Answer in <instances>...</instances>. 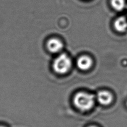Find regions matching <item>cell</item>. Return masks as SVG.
<instances>
[{
	"mask_svg": "<svg viewBox=\"0 0 127 127\" xmlns=\"http://www.w3.org/2000/svg\"><path fill=\"white\" fill-rule=\"evenodd\" d=\"M73 102L78 109L81 111H87L93 107L94 97L90 94L80 92L76 93L74 96Z\"/></svg>",
	"mask_w": 127,
	"mask_h": 127,
	"instance_id": "cell-1",
	"label": "cell"
},
{
	"mask_svg": "<svg viewBox=\"0 0 127 127\" xmlns=\"http://www.w3.org/2000/svg\"><path fill=\"white\" fill-rule=\"evenodd\" d=\"M72 65L70 58L65 53L59 55L53 63V68L59 74H64L69 71Z\"/></svg>",
	"mask_w": 127,
	"mask_h": 127,
	"instance_id": "cell-2",
	"label": "cell"
},
{
	"mask_svg": "<svg viewBox=\"0 0 127 127\" xmlns=\"http://www.w3.org/2000/svg\"><path fill=\"white\" fill-rule=\"evenodd\" d=\"M46 45L48 50L53 53H59L64 48L62 41L57 38H52L49 39Z\"/></svg>",
	"mask_w": 127,
	"mask_h": 127,
	"instance_id": "cell-3",
	"label": "cell"
},
{
	"mask_svg": "<svg viewBox=\"0 0 127 127\" xmlns=\"http://www.w3.org/2000/svg\"><path fill=\"white\" fill-rule=\"evenodd\" d=\"M92 60L89 56L84 55L80 56L77 60L78 67L82 70H86L89 69L92 65Z\"/></svg>",
	"mask_w": 127,
	"mask_h": 127,
	"instance_id": "cell-4",
	"label": "cell"
},
{
	"mask_svg": "<svg viewBox=\"0 0 127 127\" xmlns=\"http://www.w3.org/2000/svg\"><path fill=\"white\" fill-rule=\"evenodd\" d=\"M115 29L120 32H123L127 29V19L124 16H120L116 19L114 22Z\"/></svg>",
	"mask_w": 127,
	"mask_h": 127,
	"instance_id": "cell-5",
	"label": "cell"
},
{
	"mask_svg": "<svg viewBox=\"0 0 127 127\" xmlns=\"http://www.w3.org/2000/svg\"><path fill=\"white\" fill-rule=\"evenodd\" d=\"M98 101L103 105H108L112 100V96L110 93L106 91H101L97 94Z\"/></svg>",
	"mask_w": 127,
	"mask_h": 127,
	"instance_id": "cell-6",
	"label": "cell"
},
{
	"mask_svg": "<svg viewBox=\"0 0 127 127\" xmlns=\"http://www.w3.org/2000/svg\"><path fill=\"white\" fill-rule=\"evenodd\" d=\"M111 4L112 7L117 11H122L126 7L125 0H111Z\"/></svg>",
	"mask_w": 127,
	"mask_h": 127,
	"instance_id": "cell-7",
	"label": "cell"
},
{
	"mask_svg": "<svg viewBox=\"0 0 127 127\" xmlns=\"http://www.w3.org/2000/svg\"><path fill=\"white\" fill-rule=\"evenodd\" d=\"M89 127H95V126H90Z\"/></svg>",
	"mask_w": 127,
	"mask_h": 127,
	"instance_id": "cell-8",
	"label": "cell"
},
{
	"mask_svg": "<svg viewBox=\"0 0 127 127\" xmlns=\"http://www.w3.org/2000/svg\"><path fill=\"white\" fill-rule=\"evenodd\" d=\"M0 127H3V126H0Z\"/></svg>",
	"mask_w": 127,
	"mask_h": 127,
	"instance_id": "cell-9",
	"label": "cell"
}]
</instances>
